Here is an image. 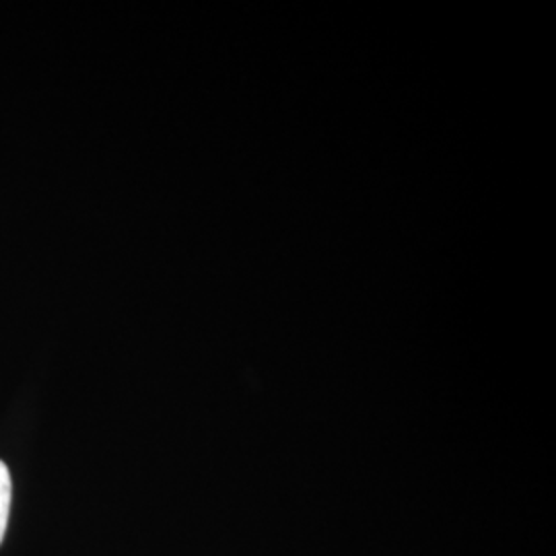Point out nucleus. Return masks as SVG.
Listing matches in <instances>:
<instances>
[{
    "label": "nucleus",
    "instance_id": "obj_1",
    "mask_svg": "<svg viewBox=\"0 0 556 556\" xmlns=\"http://www.w3.org/2000/svg\"><path fill=\"white\" fill-rule=\"evenodd\" d=\"M11 475L4 462H0V544L4 540L7 523H9V511H11Z\"/></svg>",
    "mask_w": 556,
    "mask_h": 556
}]
</instances>
